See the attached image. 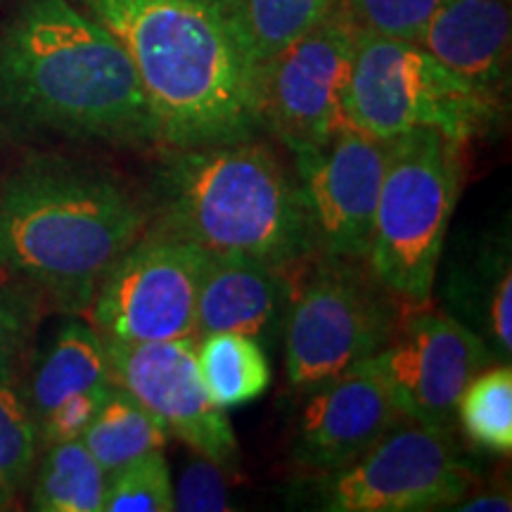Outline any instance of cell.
I'll return each mask as SVG.
<instances>
[{"instance_id": "cell-22", "label": "cell", "mask_w": 512, "mask_h": 512, "mask_svg": "<svg viewBox=\"0 0 512 512\" xmlns=\"http://www.w3.org/2000/svg\"><path fill=\"white\" fill-rule=\"evenodd\" d=\"M223 5L261 67L344 8V0H223Z\"/></svg>"}, {"instance_id": "cell-23", "label": "cell", "mask_w": 512, "mask_h": 512, "mask_svg": "<svg viewBox=\"0 0 512 512\" xmlns=\"http://www.w3.org/2000/svg\"><path fill=\"white\" fill-rule=\"evenodd\" d=\"M456 422L472 444L508 456L512 451V370L491 363L467 382L458 399Z\"/></svg>"}, {"instance_id": "cell-4", "label": "cell", "mask_w": 512, "mask_h": 512, "mask_svg": "<svg viewBox=\"0 0 512 512\" xmlns=\"http://www.w3.org/2000/svg\"><path fill=\"white\" fill-rule=\"evenodd\" d=\"M152 200L150 230L211 259L290 268L318 256L297 178L256 138L166 150Z\"/></svg>"}, {"instance_id": "cell-15", "label": "cell", "mask_w": 512, "mask_h": 512, "mask_svg": "<svg viewBox=\"0 0 512 512\" xmlns=\"http://www.w3.org/2000/svg\"><path fill=\"white\" fill-rule=\"evenodd\" d=\"M292 268L297 266L278 268L209 256L197 297L195 337L238 332L256 339L264 349L280 344L297 287L290 280Z\"/></svg>"}, {"instance_id": "cell-5", "label": "cell", "mask_w": 512, "mask_h": 512, "mask_svg": "<svg viewBox=\"0 0 512 512\" xmlns=\"http://www.w3.org/2000/svg\"><path fill=\"white\" fill-rule=\"evenodd\" d=\"M463 145L432 128L389 143L366 266L408 306L430 304L463 188Z\"/></svg>"}, {"instance_id": "cell-20", "label": "cell", "mask_w": 512, "mask_h": 512, "mask_svg": "<svg viewBox=\"0 0 512 512\" xmlns=\"http://www.w3.org/2000/svg\"><path fill=\"white\" fill-rule=\"evenodd\" d=\"M105 472L150 451H164L171 434L126 389L112 384L105 401L79 437Z\"/></svg>"}, {"instance_id": "cell-26", "label": "cell", "mask_w": 512, "mask_h": 512, "mask_svg": "<svg viewBox=\"0 0 512 512\" xmlns=\"http://www.w3.org/2000/svg\"><path fill=\"white\" fill-rule=\"evenodd\" d=\"M441 0H344L358 31L418 43Z\"/></svg>"}, {"instance_id": "cell-30", "label": "cell", "mask_w": 512, "mask_h": 512, "mask_svg": "<svg viewBox=\"0 0 512 512\" xmlns=\"http://www.w3.org/2000/svg\"><path fill=\"white\" fill-rule=\"evenodd\" d=\"M8 508H10V505H8V503H5V501H3V498H0V510H8Z\"/></svg>"}, {"instance_id": "cell-2", "label": "cell", "mask_w": 512, "mask_h": 512, "mask_svg": "<svg viewBox=\"0 0 512 512\" xmlns=\"http://www.w3.org/2000/svg\"><path fill=\"white\" fill-rule=\"evenodd\" d=\"M126 50L166 150L256 138L259 64L223 0H72Z\"/></svg>"}, {"instance_id": "cell-12", "label": "cell", "mask_w": 512, "mask_h": 512, "mask_svg": "<svg viewBox=\"0 0 512 512\" xmlns=\"http://www.w3.org/2000/svg\"><path fill=\"white\" fill-rule=\"evenodd\" d=\"M389 143L349 126L323 145L292 152L318 256L366 264Z\"/></svg>"}, {"instance_id": "cell-28", "label": "cell", "mask_w": 512, "mask_h": 512, "mask_svg": "<svg viewBox=\"0 0 512 512\" xmlns=\"http://www.w3.org/2000/svg\"><path fill=\"white\" fill-rule=\"evenodd\" d=\"M174 510L181 512H226L233 510L228 498L226 470L197 453L185 465L174 486Z\"/></svg>"}, {"instance_id": "cell-8", "label": "cell", "mask_w": 512, "mask_h": 512, "mask_svg": "<svg viewBox=\"0 0 512 512\" xmlns=\"http://www.w3.org/2000/svg\"><path fill=\"white\" fill-rule=\"evenodd\" d=\"M477 482L453 430L401 422L356 463L304 475L294 501L323 512L451 510Z\"/></svg>"}, {"instance_id": "cell-13", "label": "cell", "mask_w": 512, "mask_h": 512, "mask_svg": "<svg viewBox=\"0 0 512 512\" xmlns=\"http://www.w3.org/2000/svg\"><path fill=\"white\" fill-rule=\"evenodd\" d=\"M110 375L140 406L162 422L171 437L200 456L235 470L240 451L233 427L214 401L197 368V337L169 342H107Z\"/></svg>"}, {"instance_id": "cell-29", "label": "cell", "mask_w": 512, "mask_h": 512, "mask_svg": "<svg viewBox=\"0 0 512 512\" xmlns=\"http://www.w3.org/2000/svg\"><path fill=\"white\" fill-rule=\"evenodd\" d=\"M510 505V494L508 491H484V494L477 496H463L460 501L453 505L451 510L460 512H508Z\"/></svg>"}, {"instance_id": "cell-25", "label": "cell", "mask_w": 512, "mask_h": 512, "mask_svg": "<svg viewBox=\"0 0 512 512\" xmlns=\"http://www.w3.org/2000/svg\"><path fill=\"white\" fill-rule=\"evenodd\" d=\"M174 484L162 451H150L107 472L102 512H171Z\"/></svg>"}, {"instance_id": "cell-27", "label": "cell", "mask_w": 512, "mask_h": 512, "mask_svg": "<svg viewBox=\"0 0 512 512\" xmlns=\"http://www.w3.org/2000/svg\"><path fill=\"white\" fill-rule=\"evenodd\" d=\"M41 299L36 290L17 280L0 285V377L17 375L41 316Z\"/></svg>"}, {"instance_id": "cell-9", "label": "cell", "mask_w": 512, "mask_h": 512, "mask_svg": "<svg viewBox=\"0 0 512 512\" xmlns=\"http://www.w3.org/2000/svg\"><path fill=\"white\" fill-rule=\"evenodd\" d=\"M207 266L202 249L147 228L102 275L91 304L93 328L107 342L195 337Z\"/></svg>"}, {"instance_id": "cell-7", "label": "cell", "mask_w": 512, "mask_h": 512, "mask_svg": "<svg viewBox=\"0 0 512 512\" xmlns=\"http://www.w3.org/2000/svg\"><path fill=\"white\" fill-rule=\"evenodd\" d=\"M408 304L384 287L363 261L320 256L294 287L285 325V373L297 392L332 380L380 351Z\"/></svg>"}, {"instance_id": "cell-6", "label": "cell", "mask_w": 512, "mask_h": 512, "mask_svg": "<svg viewBox=\"0 0 512 512\" xmlns=\"http://www.w3.org/2000/svg\"><path fill=\"white\" fill-rule=\"evenodd\" d=\"M349 119L377 138L432 128L467 143L501 117V100L477 91L420 43L358 31Z\"/></svg>"}, {"instance_id": "cell-17", "label": "cell", "mask_w": 512, "mask_h": 512, "mask_svg": "<svg viewBox=\"0 0 512 512\" xmlns=\"http://www.w3.org/2000/svg\"><path fill=\"white\" fill-rule=\"evenodd\" d=\"M510 29L505 0H441L418 43L477 91L501 100L508 86Z\"/></svg>"}, {"instance_id": "cell-11", "label": "cell", "mask_w": 512, "mask_h": 512, "mask_svg": "<svg viewBox=\"0 0 512 512\" xmlns=\"http://www.w3.org/2000/svg\"><path fill=\"white\" fill-rule=\"evenodd\" d=\"M380 351L358 363L368 370L406 420L453 430L467 382L494 361L491 351L444 311L411 306Z\"/></svg>"}, {"instance_id": "cell-24", "label": "cell", "mask_w": 512, "mask_h": 512, "mask_svg": "<svg viewBox=\"0 0 512 512\" xmlns=\"http://www.w3.org/2000/svg\"><path fill=\"white\" fill-rule=\"evenodd\" d=\"M38 430L17 375L0 377V498L10 505L38 460Z\"/></svg>"}, {"instance_id": "cell-14", "label": "cell", "mask_w": 512, "mask_h": 512, "mask_svg": "<svg viewBox=\"0 0 512 512\" xmlns=\"http://www.w3.org/2000/svg\"><path fill=\"white\" fill-rule=\"evenodd\" d=\"M401 422L406 418L382 384L356 366L304 392L292 425L290 463L304 475L342 470Z\"/></svg>"}, {"instance_id": "cell-16", "label": "cell", "mask_w": 512, "mask_h": 512, "mask_svg": "<svg viewBox=\"0 0 512 512\" xmlns=\"http://www.w3.org/2000/svg\"><path fill=\"white\" fill-rule=\"evenodd\" d=\"M508 228L479 238L451 259L441 285L444 313L486 344L496 363L512 358V266Z\"/></svg>"}, {"instance_id": "cell-21", "label": "cell", "mask_w": 512, "mask_h": 512, "mask_svg": "<svg viewBox=\"0 0 512 512\" xmlns=\"http://www.w3.org/2000/svg\"><path fill=\"white\" fill-rule=\"evenodd\" d=\"M107 472L81 439L46 446L38 463L31 508L41 512H102Z\"/></svg>"}, {"instance_id": "cell-19", "label": "cell", "mask_w": 512, "mask_h": 512, "mask_svg": "<svg viewBox=\"0 0 512 512\" xmlns=\"http://www.w3.org/2000/svg\"><path fill=\"white\" fill-rule=\"evenodd\" d=\"M197 368L209 399L221 408H240L271 387V363L259 342L238 332L197 339Z\"/></svg>"}, {"instance_id": "cell-18", "label": "cell", "mask_w": 512, "mask_h": 512, "mask_svg": "<svg viewBox=\"0 0 512 512\" xmlns=\"http://www.w3.org/2000/svg\"><path fill=\"white\" fill-rule=\"evenodd\" d=\"M110 384L114 382L105 339L93 325L69 318L36 356L24 396L38 427L67 401Z\"/></svg>"}, {"instance_id": "cell-10", "label": "cell", "mask_w": 512, "mask_h": 512, "mask_svg": "<svg viewBox=\"0 0 512 512\" xmlns=\"http://www.w3.org/2000/svg\"><path fill=\"white\" fill-rule=\"evenodd\" d=\"M358 27L347 10L316 24L259 67V124L290 152L323 145L354 126L349 79Z\"/></svg>"}, {"instance_id": "cell-3", "label": "cell", "mask_w": 512, "mask_h": 512, "mask_svg": "<svg viewBox=\"0 0 512 512\" xmlns=\"http://www.w3.org/2000/svg\"><path fill=\"white\" fill-rule=\"evenodd\" d=\"M150 216L136 192L102 166L34 155L0 188V271L79 316Z\"/></svg>"}, {"instance_id": "cell-1", "label": "cell", "mask_w": 512, "mask_h": 512, "mask_svg": "<svg viewBox=\"0 0 512 512\" xmlns=\"http://www.w3.org/2000/svg\"><path fill=\"white\" fill-rule=\"evenodd\" d=\"M0 138L159 145L126 50L72 0H22L0 24Z\"/></svg>"}]
</instances>
